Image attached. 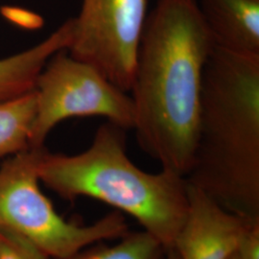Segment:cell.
I'll return each instance as SVG.
<instances>
[{
    "instance_id": "12",
    "label": "cell",
    "mask_w": 259,
    "mask_h": 259,
    "mask_svg": "<svg viewBox=\"0 0 259 259\" xmlns=\"http://www.w3.org/2000/svg\"><path fill=\"white\" fill-rule=\"evenodd\" d=\"M0 259L51 258L25 237L0 228Z\"/></svg>"
},
{
    "instance_id": "10",
    "label": "cell",
    "mask_w": 259,
    "mask_h": 259,
    "mask_svg": "<svg viewBox=\"0 0 259 259\" xmlns=\"http://www.w3.org/2000/svg\"><path fill=\"white\" fill-rule=\"evenodd\" d=\"M36 111L35 91L0 103V159L30 148Z\"/></svg>"
},
{
    "instance_id": "3",
    "label": "cell",
    "mask_w": 259,
    "mask_h": 259,
    "mask_svg": "<svg viewBox=\"0 0 259 259\" xmlns=\"http://www.w3.org/2000/svg\"><path fill=\"white\" fill-rule=\"evenodd\" d=\"M126 133L106 121L82 153L68 156L42 149L40 183L65 200L92 198L130 215L168 250L187 212L186 179L165 169L149 173L137 166L127 153Z\"/></svg>"
},
{
    "instance_id": "9",
    "label": "cell",
    "mask_w": 259,
    "mask_h": 259,
    "mask_svg": "<svg viewBox=\"0 0 259 259\" xmlns=\"http://www.w3.org/2000/svg\"><path fill=\"white\" fill-rule=\"evenodd\" d=\"M72 32L71 18L36 46L0 59V103L35 91L42 68L52 56L68 48Z\"/></svg>"
},
{
    "instance_id": "7",
    "label": "cell",
    "mask_w": 259,
    "mask_h": 259,
    "mask_svg": "<svg viewBox=\"0 0 259 259\" xmlns=\"http://www.w3.org/2000/svg\"><path fill=\"white\" fill-rule=\"evenodd\" d=\"M188 206L173 243L180 259H229L254 221L226 210L199 188L187 183Z\"/></svg>"
},
{
    "instance_id": "4",
    "label": "cell",
    "mask_w": 259,
    "mask_h": 259,
    "mask_svg": "<svg viewBox=\"0 0 259 259\" xmlns=\"http://www.w3.org/2000/svg\"><path fill=\"white\" fill-rule=\"evenodd\" d=\"M44 148L27 149L0 167V228L25 237L51 259L130 232L125 215L117 210L88 226L69 222L57 212L39 187L37 166Z\"/></svg>"
},
{
    "instance_id": "8",
    "label": "cell",
    "mask_w": 259,
    "mask_h": 259,
    "mask_svg": "<svg viewBox=\"0 0 259 259\" xmlns=\"http://www.w3.org/2000/svg\"><path fill=\"white\" fill-rule=\"evenodd\" d=\"M215 47L259 54V0H196Z\"/></svg>"
},
{
    "instance_id": "6",
    "label": "cell",
    "mask_w": 259,
    "mask_h": 259,
    "mask_svg": "<svg viewBox=\"0 0 259 259\" xmlns=\"http://www.w3.org/2000/svg\"><path fill=\"white\" fill-rule=\"evenodd\" d=\"M148 0H82L66 49L130 93Z\"/></svg>"
},
{
    "instance_id": "15",
    "label": "cell",
    "mask_w": 259,
    "mask_h": 259,
    "mask_svg": "<svg viewBox=\"0 0 259 259\" xmlns=\"http://www.w3.org/2000/svg\"><path fill=\"white\" fill-rule=\"evenodd\" d=\"M229 259H239L238 258V256H237V255H236V253H235V252H234V253H233V254H232V256H231V257H230V258Z\"/></svg>"
},
{
    "instance_id": "1",
    "label": "cell",
    "mask_w": 259,
    "mask_h": 259,
    "mask_svg": "<svg viewBox=\"0 0 259 259\" xmlns=\"http://www.w3.org/2000/svg\"><path fill=\"white\" fill-rule=\"evenodd\" d=\"M196 0H157L139 42L130 93L141 149L186 177L194 158L204 68L214 49Z\"/></svg>"
},
{
    "instance_id": "13",
    "label": "cell",
    "mask_w": 259,
    "mask_h": 259,
    "mask_svg": "<svg viewBox=\"0 0 259 259\" xmlns=\"http://www.w3.org/2000/svg\"><path fill=\"white\" fill-rule=\"evenodd\" d=\"M235 253L239 259H259V222L251 224L244 232Z\"/></svg>"
},
{
    "instance_id": "11",
    "label": "cell",
    "mask_w": 259,
    "mask_h": 259,
    "mask_svg": "<svg viewBox=\"0 0 259 259\" xmlns=\"http://www.w3.org/2000/svg\"><path fill=\"white\" fill-rule=\"evenodd\" d=\"M100 243L60 259H165L166 256V248L145 231L129 232L114 245Z\"/></svg>"
},
{
    "instance_id": "5",
    "label": "cell",
    "mask_w": 259,
    "mask_h": 259,
    "mask_svg": "<svg viewBox=\"0 0 259 259\" xmlns=\"http://www.w3.org/2000/svg\"><path fill=\"white\" fill-rule=\"evenodd\" d=\"M35 92L37 111L30 135L31 149L44 148L50 132L71 117L101 116L123 129H134L131 95L66 49L48 60L37 77Z\"/></svg>"
},
{
    "instance_id": "2",
    "label": "cell",
    "mask_w": 259,
    "mask_h": 259,
    "mask_svg": "<svg viewBox=\"0 0 259 259\" xmlns=\"http://www.w3.org/2000/svg\"><path fill=\"white\" fill-rule=\"evenodd\" d=\"M185 179L226 210L259 221V54L214 47Z\"/></svg>"
},
{
    "instance_id": "14",
    "label": "cell",
    "mask_w": 259,
    "mask_h": 259,
    "mask_svg": "<svg viewBox=\"0 0 259 259\" xmlns=\"http://www.w3.org/2000/svg\"><path fill=\"white\" fill-rule=\"evenodd\" d=\"M165 259H180V257L178 256L176 250H174L173 248H170L167 250Z\"/></svg>"
}]
</instances>
